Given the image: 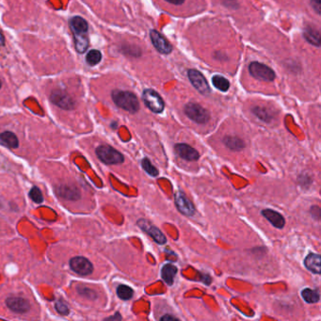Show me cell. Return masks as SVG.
Returning <instances> with one entry per match:
<instances>
[{
  "label": "cell",
  "instance_id": "30",
  "mask_svg": "<svg viewBox=\"0 0 321 321\" xmlns=\"http://www.w3.org/2000/svg\"><path fill=\"white\" fill-rule=\"evenodd\" d=\"M55 308L56 310L61 314V315H68L69 314V308H68V306L66 305L63 302H58L56 305H55Z\"/></svg>",
  "mask_w": 321,
  "mask_h": 321
},
{
  "label": "cell",
  "instance_id": "22",
  "mask_svg": "<svg viewBox=\"0 0 321 321\" xmlns=\"http://www.w3.org/2000/svg\"><path fill=\"white\" fill-rule=\"evenodd\" d=\"M302 297L307 304H316L319 302V293L311 288H305L302 291Z\"/></svg>",
  "mask_w": 321,
  "mask_h": 321
},
{
  "label": "cell",
  "instance_id": "4",
  "mask_svg": "<svg viewBox=\"0 0 321 321\" xmlns=\"http://www.w3.org/2000/svg\"><path fill=\"white\" fill-rule=\"evenodd\" d=\"M185 114L193 122L199 125H205L210 120L209 111L196 103H189L185 106Z\"/></svg>",
  "mask_w": 321,
  "mask_h": 321
},
{
  "label": "cell",
  "instance_id": "6",
  "mask_svg": "<svg viewBox=\"0 0 321 321\" xmlns=\"http://www.w3.org/2000/svg\"><path fill=\"white\" fill-rule=\"evenodd\" d=\"M143 100L145 106L148 107L151 111L155 113L163 112L164 110V102L161 96L154 89H145L143 94Z\"/></svg>",
  "mask_w": 321,
  "mask_h": 321
},
{
  "label": "cell",
  "instance_id": "25",
  "mask_svg": "<svg viewBox=\"0 0 321 321\" xmlns=\"http://www.w3.org/2000/svg\"><path fill=\"white\" fill-rule=\"evenodd\" d=\"M102 60V54L98 50H90L86 56V61L89 66H95L98 64Z\"/></svg>",
  "mask_w": 321,
  "mask_h": 321
},
{
  "label": "cell",
  "instance_id": "29",
  "mask_svg": "<svg viewBox=\"0 0 321 321\" xmlns=\"http://www.w3.org/2000/svg\"><path fill=\"white\" fill-rule=\"evenodd\" d=\"M78 293L82 295L83 297H89V299H96V294L94 293L93 290H90L88 287L85 286H79L78 287Z\"/></svg>",
  "mask_w": 321,
  "mask_h": 321
},
{
  "label": "cell",
  "instance_id": "27",
  "mask_svg": "<svg viewBox=\"0 0 321 321\" xmlns=\"http://www.w3.org/2000/svg\"><path fill=\"white\" fill-rule=\"evenodd\" d=\"M253 113L257 116L259 119L264 121V122H267V123L272 119V116L269 114L268 110L266 108H263V107H256L253 108Z\"/></svg>",
  "mask_w": 321,
  "mask_h": 321
},
{
  "label": "cell",
  "instance_id": "14",
  "mask_svg": "<svg viewBox=\"0 0 321 321\" xmlns=\"http://www.w3.org/2000/svg\"><path fill=\"white\" fill-rule=\"evenodd\" d=\"M8 308L16 314H25L30 310V302L24 297H11L6 300Z\"/></svg>",
  "mask_w": 321,
  "mask_h": 321
},
{
  "label": "cell",
  "instance_id": "8",
  "mask_svg": "<svg viewBox=\"0 0 321 321\" xmlns=\"http://www.w3.org/2000/svg\"><path fill=\"white\" fill-rule=\"evenodd\" d=\"M137 226L143 230V232L146 233L151 238L155 240V242L159 245L166 244L167 238L165 235L161 232V230L153 225L150 221L146 220H139L137 222Z\"/></svg>",
  "mask_w": 321,
  "mask_h": 321
},
{
  "label": "cell",
  "instance_id": "23",
  "mask_svg": "<svg viewBox=\"0 0 321 321\" xmlns=\"http://www.w3.org/2000/svg\"><path fill=\"white\" fill-rule=\"evenodd\" d=\"M212 83L214 85L215 88L220 89L221 91H227L230 88V82L221 76H214L212 78Z\"/></svg>",
  "mask_w": 321,
  "mask_h": 321
},
{
  "label": "cell",
  "instance_id": "1",
  "mask_svg": "<svg viewBox=\"0 0 321 321\" xmlns=\"http://www.w3.org/2000/svg\"><path fill=\"white\" fill-rule=\"evenodd\" d=\"M70 27L75 37L76 48L78 53H84L89 47V40L87 35L89 26L87 21L80 16H75L70 20Z\"/></svg>",
  "mask_w": 321,
  "mask_h": 321
},
{
  "label": "cell",
  "instance_id": "16",
  "mask_svg": "<svg viewBox=\"0 0 321 321\" xmlns=\"http://www.w3.org/2000/svg\"><path fill=\"white\" fill-rule=\"evenodd\" d=\"M56 191L59 196L66 200L76 201L80 198V192L78 189L70 185H60L56 189Z\"/></svg>",
  "mask_w": 321,
  "mask_h": 321
},
{
  "label": "cell",
  "instance_id": "9",
  "mask_svg": "<svg viewBox=\"0 0 321 321\" xmlns=\"http://www.w3.org/2000/svg\"><path fill=\"white\" fill-rule=\"evenodd\" d=\"M188 76L193 87L203 96H208L210 93L209 83L202 74L195 69H191L188 72Z\"/></svg>",
  "mask_w": 321,
  "mask_h": 321
},
{
  "label": "cell",
  "instance_id": "19",
  "mask_svg": "<svg viewBox=\"0 0 321 321\" xmlns=\"http://www.w3.org/2000/svg\"><path fill=\"white\" fill-rule=\"evenodd\" d=\"M304 38L316 48L320 47V32L314 27H307L304 32Z\"/></svg>",
  "mask_w": 321,
  "mask_h": 321
},
{
  "label": "cell",
  "instance_id": "31",
  "mask_svg": "<svg viewBox=\"0 0 321 321\" xmlns=\"http://www.w3.org/2000/svg\"><path fill=\"white\" fill-rule=\"evenodd\" d=\"M320 1L321 0H311V5L317 14H320Z\"/></svg>",
  "mask_w": 321,
  "mask_h": 321
},
{
  "label": "cell",
  "instance_id": "5",
  "mask_svg": "<svg viewBox=\"0 0 321 321\" xmlns=\"http://www.w3.org/2000/svg\"><path fill=\"white\" fill-rule=\"evenodd\" d=\"M249 72L251 77L262 81L269 82L273 81L276 78V75L271 68L257 61H254L250 63L249 66Z\"/></svg>",
  "mask_w": 321,
  "mask_h": 321
},
{
  "label": "cell",
  "instance_id": "36",
  "mask_svg": "<svg viewBox=\"0 0 321 321\" xmlns=\"http://www.w3.org/2000/svg\"><path fill=\"white\" fill-rule=\"evenodd\" d=\"M108 319H119L121 320L122 319V316H120L119 314H116L115 316H112V317H108Z\"/></svg>",
  "mask_w": 321,
  "mask_h": 321
},
{
  "label": "cell",
  "instance_id": "32",
  "mask_svg": "<svg viewBox=\"0 0 321 321\" xmlns=\"http://www.w3.org/2000/svg\"><path fill=\"white\" fill-rule=\"evenodd\" d=\"M311 213L313 215V217L315 218L316 220H319V216H320V209L318 207H313L311 209Z\"/></svg>",
  "mask_w": 321,
  "mask_h": 321
},
{
  "label": "cell",
  "instance_id": "35",
  "mask_svg": "<svg viewBox=\"0 0 321 321\" xmlns=\"http://www.w3.org/2000/svg\"><path fill=\"white\" fill-rule=\"evenodd\" d=\"M5 44V39L4 36L2 35V33L0 32V47H3Z\"/></svg>",
  "mask_w": 321,
  "mask_h": 321
},
{
  "label": "cell",
  "instance_id": "21",
  "mask_svg": "<svg viewBox=\"0 0 321 321\" xmlns=\"http://www.w3.org/2000/svg\"><path fill=\"white\" fill-rule=\"evenodd\" d=\"M222 143L225 144L226 147L232 150V151H241L245 147V143L241 139L233 136H227L222 140Z\"/></svg>",
  "mask_w": 321,
  "mask_h": 321
},
{
  "label": "cell",
  "instance_id": "26",
  "mask_svg": "<svg viewBox=\"0 0 321 321\" xmlns=\"http://www.w3.org/2000/svg\"><path fill=\"white\" fill-rule=\"evenodd\" d=\"M141 163H142V167H143V170L146 172V173H148L150 176L156 177L158 175V170L152 164V162L149 158H147V157L143 158Z\"/></svg>",
  "mask_w": 321,
  "mask_h": 321
},
{
  "label": "cell",
  "instance_id": "24",
  "mask_svg": "<svg viewBox=\"0 0 321 321\" xmlns=\"http://www.w3.org/2000/svg\"><path fill=\"white\" fill-rule=\"evenodd\" d=\"M117 295L123 301H129L133 297L134 291L129 286H125V285H120L117 287Z\"/></svg>",
  "mask_w": 321,
  "mask_h": 321
},
{
  "label": "cell",
  "instance_id": "17",
  "mask_svg": "<svg viewBox=\"0 0 321 321\" xmlns=\"http://www.w3.org/2000/svg\"><path fill=\"white\" fill-rule=\"evenodd\" d=\"M321 257L318 254H309L304 259V266L305 268L310 270L311 272L315 274H320Z\"/></svg>",
  "mask_w": 321,
  "mask_h": 321
},
{
  "label": "cell",
  "instance_id": "7",
  "mask_svg": "<svg viewBox=\"0 0 321 321\" xmlns=\"http://www.w3.org/2000/svg\"><path fill=\"white\" fill-rule=\"evenodd\" d=\"M54 105L65 110H71L76 107V102L66 91L62 89H55L50 96Z\"/></svg>",
  "mask_w": 321,
  "mask_h": 321
},
{
  "label": "cell",
  "instance_id": "20",
  "mask_svg": "<svg viewBox=\"0 0 321 321\" xmlns=\"http://www.w3.org/2000/svg\"><path fill=\"white\" fill-rule=\"evenodd\" d=\"M0 142L9 148H17L19 143L16 135L11 131H5L0 134Z\"/></svg>",
  "mask_w": 321,
  "mask_h": 321
},
{
  "label": "cell",
  "instance_id": "3",
  "mask_svg": "<svg viewBox=\"0 0 321 321\" xmlns=\"http://www.w3.org/2000/svg\"><path fill=\"white\" fill-rule=\"evenodd\" d=\"M96 155L103 163L107 165H118L125 161L124 155L109 145L98 146L96 148Z\"/></svg>",
  "mask_w": 321,
  "mask_h": 321
},
{
  "label": "cell",
  "instance_id": "15",
  "mask_svg": "<svg viewBox=\"0 0 321 321\" xmlns=\"http://www.w3.org/2000/svg\"><path fill=\"white\" fill-rule=\"evenodd\" d=\"M261 214L275 228L283 229L285 227L286 220L282 215L280 214L279 212L274 211L272 209H263L261 211Z\"/></svg>",
  "mask_w": 321,
  "mask_h": 321
},
{
  "label": "cell",
  "instance_id": "37",
  "mask_svg": "<svg viewBox=\"0 0 321 321\" xmlns=\"http://www.w3.org/2000/svg\"><path fill=\"white\" fill-rule=\"evenodd\" d=\"M1 87H2V82H1V80H0V89H1Z\"/></svg>",
  "mask_w": 321,
  "mask_h": 321
},
{
  "label": "cell",
  "instance_id": "33",
  "mask_svg": "<svg viewBox=\"0 0 321 321\" xmlns=\"http://www.w3.org/2000/svg\"><path fill=\"white\" fill-rule=\"evenodd\" d=\"M165 1L168 2V3H170V4L176 5V6H178V5H182V4H183L185 2V0H165Z\"/></svg>",
  "mask_w": 321,
  "mask_h": 321
},
{
  "label": "cell",
  "instance_id": "11",
  "mask_svg": "<svg viewBox=\"0 0 321 321\" xmlns=\"http://www.w3.org/2000/svg\"><path fill=\"white\" fill-rule=\"evenodd\" d=\"M175 204L180 213L191 217L195 213V208L193 203L188 199L182 191H177L175 193Z\"/></svg>",
  "mask_w": 321,
  "mask_h": 321
},
{
  "label": "cell",
  "instance_id": "13",
  "mask_svg": "<svg viewBox=\"0 0 321 321\" xmlns=\"http://www.w3.org/2000/svg\"><path fill=\"white\" fill-rule=\"evenodd\" d=\"M174 151L176 155L182 159L187 161H196L199 159L200 155L196 149L191 147V145L186 143H178L174 146Z\"/></svg>",
  "mask_w": 321,
  "mask_h": 321
},
{
  "label": "cell",
  "instance_id": "2",
  "mask_svg": "<svg viewBox=\"0 0 321 321\" xmlns=\"http://www.w3.org/2000/svg\"><path fill=\"white\" fill-rule=\"evenodd\" d=\"M111 97L114 104L125 111L136 113L140 109V103L137 96L131 91L115 89L111 94Z\"/></svg>",
  "mask_w": 321,
  "mask_h": 321
},
{
  "label": "cell",
  "instance_id": "28",
  "mask_svg": "<svg viewBox=\"0 0 321 321\" xmlns=\"http://www.w3.org/2000/svg\"><path fill=\"white\" fill-rule=\"evenodd\" d=\"M30 197L32 199L33 202H37V203H40V202H42V201H43V196H42V192L37 187H33L31 189V191L30 192Z\"/></svg>",
  "mask_w": 321,
  "mask_h": 321
},
{
  "label": "cell",
  "instance_id": "12",
  "mask_svg": "<svg viewBox=\"0 0 321 321\" xmlns=\"http://www.w3.org/2000/svg\"><path fill=\"white\" fill-rule=\"evenodd\" d=\"M150 38H151V41L153 42L155 49L158 52L168 55L173 51V47L171 45V43L168 42L158 31L154 30H151Z\"/></svg>",
  "mask_w": 321,
  "mask_h": 321
},
{
  "label": "cell",
  "instance_id": "10",
  "mask_svg": "<svg viewBox=\"0 0 321 321\" xmlns=\"http://www.w3.org/2000/svg\"><path fill=\"white\" fill-rule=\"evenodd\" d=\"M70 268L73 271L82 276L89 275L94 270L93 264L87 258L82 256L72 258L70 260Z\"/></svg>",
  "mask_w": 321,
  "mask_h": 321
},
{
  "label": "cell",
  "instance_id": "34",
  "mask_svg": "<svg viewBox=\"0 0 321 321\" xmlns=\"http://www.w3.org/2000/svg\"><path fill=\"white\" fill-rule=\"evenodd\" d=\"M161 320H177V318H176V317H174V316H173V315H164V316H162V317H161Z\"/></svg>",
  "mask_w": 321,
  "mask_h": 321
},
{
  "label": "cell",
  "instance_id": "18",
  "mask_svg": "<svg viewBox=\"0 0 321 321\" xmlns=\"http://www.w3.org/2000/svg\"><path fill=\"white\" fill-rule=\"evenodd\" d=\"M176 273L177 268L172 264H166L161 268V277L168 286H173Z\"/></svg>",
  "mask_w": 321,
  "mask_h": 321
}]
</instances>
